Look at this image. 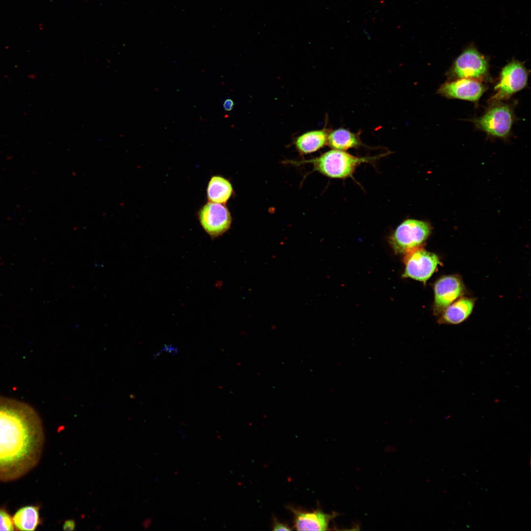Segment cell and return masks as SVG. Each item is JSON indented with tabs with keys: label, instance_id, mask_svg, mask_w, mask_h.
Wrapping results in <instances>:
<instances>
[{
	"label": "cell",
	"instance_id": "cell-1",
	"mask_svg": "<svg viewBox=\"0 0 531 531\" xmlns=\"http://www.w3.org/2000/svg\"><path fill=\"white\" fill-rule=\"evenodd\" d=\"M44 440L41 420L34 409L0 395V481L18 479L34 468Z\"/></svg>",
	"mask_w": 531,
	"mask_h": 531
},
{
	"label": "cell",
	"instance_id": "cell-2",
	"mask_svg": "<svg viewBox=\"0 0 531 531\" xmlns=\"http://www.w3.org/2000/svg\"><path fill=\"white\" fill-rule=\"evenodd\" d=\"M372 159L356 157L343 150L333 149L304 162L313 164L316 170L327 177L345 178L352 175L358 165Z\"/></svg>",
	"mask_w": 531,
	"mask_h": 531
},
{
	"label": "cell",
	"instance_id": "cell-3",
	"mask_svg": "<svg viewBox=\"0 0 531 531\" xmlns=\"http://www.w3.org/2000/svg\"><path fill=\"white\" fill-rule=\"evenodd\" d=\"M431 231L427 222L413 219L405 220L395 229L389 242L396 254H404L419 248Z\"/></svg>",
	"mask_w": 531,
	"mask_h": 531
},
{
	"label": "cell",
	"instance_id": "cell-4",
	"mask_svg": "<svg viewBox=\"0 0 531 531\" xmlns=\"http://www.w3.org/2000/svg\"><path fill=\"white\" fill-rule=\"evenodd\" d=\"M475 125L489 135L498 138L506 137L514 122L511 108L499 104L489 109L483 115L472 119Z\"/></svg>",
	"mask_w": 531,
	"mask_h": 531
},
{
	"label": "cell",
	"instance_id": "cell-5",
	"mask_svg": "<svg viewBox=\"0 0 531 531\" xmlns=\"http://www.w3.org/2000/svg\"><path fill=\"white\" fill-rule=\"evenodd\" d=\"M528 80L527 70L523 63L513 60L502 70L500 80L495 87L496 93L492 100L499 101L507 99L523 89Z\"/></svg>",
	"mask_w": 531,
	"mask_h": 531
},
{
	"label": "cell",
	"instance_id": "cell-6",
	"mask_svg": "<svg viewBox=\"0 0 531 531\" xmlns=\"http://www.w3.org/2000/svg\"><path fill=\"white\" fill-rule=\"evenodd\" d=\"M198 218L205 231L212 238L217 237L230 228L231 213L225 204L208 202L198 212Z\"/></svg>",
	"mask_w": 531,
	"mask_h": 531
},
{
	"label": "cell",
	"instance_id": "cell-7",
	"mask_svg": "<svg viewBox=\"0 0 531 531\" xmlns=\"http://www.w3.org/2000/svg\"><path fill=\"white\" fill-rule=\"evenodd\" d=\"M403 277L425 283L436 270L439 258L433 253L419 248L406 254Z\"/></svg>",
	"mask_w": 531,
	"mask_h": 531
},
{
	"label": "cell",
	"instance_id": "cell-8",
	"mask_svg": "<svg viewBox=\"0 0 531 531\" xmlns=\"http://www.w3.org/2000/svg\"><path fill=\"white\" fill-rule=\"evenodd\" d=\"M488 63L483 55L474 47L467 48L457 58L450 70L458 79H482L488 74Z\"/></svg>",
	"mask_w": 531,
	"mask_h": 531
},
{
	"label": "cell",
	"instance_id": "cell-9",
	"mask_svg": "<svg viewBox=\"0 0 531 531\" xmlns=\"http://www.w3.org/2000/svg\"><path fill=\"white\" fill-rule=\"evenodd\" d=\"M464 285L460 278L455 275L444 276L435 283L434 311L438 314L457 298L464 293Z\"/></svg>",
	"mask_w": 531,
	"mask_h": 531
},
{
	"label": "cell",
	"instance_id": "cell-10",
	"mask_svg": "<svg viewBox=\"0 0 531 531\" xmlns=\"http://www.w3.org/2000/svg\"><path fill=\"white\" fill-rule=\"evenodd\" d=\"M485 90V87L477 80L461 78L444 83L438 89V93L448 98L476 102Z\"/></svg>",
	"mask_w": 531,
	"mask_h": 531
},
{
	"label": "cell",
	"instance_id": "cell-11",
	"mask_svg": "<svg viewBox=\"0 0 531 531\" xmlns=\"http://www.w3.org/2000/svg\"><path fill=\"white\" fill-rule=\"evenodd\" d=\"M293 515V527L297 531H326L336 514H327L319 508L305 510L292 506H287Z\"/></svg>",
	"mask_w": 531,
	"mask_h": 531
},
{
	"label": "cell",
	"instance_id": "cell-12",
	"mask_svg": "<svg viewBox=\"0 0 531 531\" xmlns=\"http://www.w3.org/2000/svg\"><path fill=\"white\" fill-rule=\"evenodd\" d=\"M474 304V300L469 297H462L455 300L442 312L439 323L451 324L462 323L472 312Z\"/></svg>",
	"mask_w": 531,
	"mask_h": 531
},
{
	"label": "cell",
	"instance_id": "cell-13",
	"mask_svg": "<svg viewBox=\"0 0 531 531\" xmlns=\"http://www.w3.org/2000/svg\"><path fill=\"white\" fill-rule=\"evenodd\" d=\"M233 193V188L228 179L219 175L211 177L206 188L208 202L225 204Z\"/></svg>",
	"mask_w": 531,
	"mask_h": 531
},
{
	"label": "cell",
	"instance_id": "cell-14",
	"mask_svg": "<svg viewBox=\"0 0 531 531\" xmlns=\"http://www.w3.org/2000/svg\"><path fill=\"white\" fill-rule=\"evenodd\" d=\"M327 132L324 129L308 131L296 138L295 146L300 153H311L318 150L327 143Z\"/></svg>",
	"mask_w": 531,
	"mask_h": 531
},
{
	"label": "cell",
	"instance_id": "cell-15",
	"mask_svg": "<svg viewBox=\"0 0 531 531\" xmlns=\"http://www.w3.org/2000/svg\"><path fill=\"white\" fill-rule=\"evenodd\" d=\"M16 530L19 531H35L40 521L39 507L26 506L19 509L13 517Z\"/></svg>",
	"mask_w": 531,
	"mask_h": 531
},
{
	"label": "cell",
	"instance_id": "cell-16",
	"mask_svg": "<svg viewBox=\"0 0 531 531\" xmlns=\"http://www.w3.org/2000/svg\"><path fill=\"white\" fill-rule=\"evenodd\" d=\"M327 143L333 149L340 150L356 148L361 144L357 135L342 128L334 130L328 134Z\"/></svg>",
	"mask_w": 531,
	"mask_h": 531
},
{
	"label": "cell",
	"instance_id": "cell-17",
	"mask_svg": "<svg viewBox=\"0 0 531 531\" xmlns=\"http://www.w3.org/2000/svg\"><path fill=\"white\" fill-rule=\"evenodd\" d=\"M13 518L3 509H0V531H14Z\"/></svg>",
	"mask_w": 531,
	"mask_h": 531
},
{
	"label": "cell",
	"instance_id": "cell-18",
	"mask_svg": "<svg viewBox=\"0 0 531 531\" xmlns=\"http://www.w3.org/2000/svg\"><path fill=\"white\" fill-rule=\"evenodd\" d=\"M272 530L273 531H291L292 528L288 524L280 522L275 517L272 520Z\"/></svg>",
	"mask_w": 531,
	"mask_h": 531
},
{
	"label": "cell",
	"instance_id": "cell-19",
	"mask_svg": "<svg viewBox=\"0 0 531 531\" xmlns=\"http://www.w3.org/2000/svg\"><path fill=\"white\" fill-rule=\"evenodd\" d=\"M76 524L73 520L69 519L66 520L63 525V529L64 531H74L75 529Z\"/></svg>",
	"mask_w": 531,
	"mask_h": 531
},
{
	"label": "cell",
	"instance_id": "cell-20",
	"mask_svg": "<svg viewBox=\"0 0 531 531\" xmlns=\"http://www.w3.org/2000/svg\"><path fill=\"white\" fill-rule=\"evenodd\" d=\"M234 106V101L230 98L226 99L223 105V108L226 111H231L233 109Z\"/></svg>",
	"mask_w": 531,
	"mask_h": 531
}]
</instances>
